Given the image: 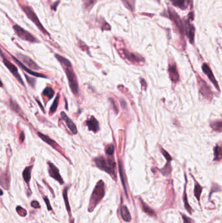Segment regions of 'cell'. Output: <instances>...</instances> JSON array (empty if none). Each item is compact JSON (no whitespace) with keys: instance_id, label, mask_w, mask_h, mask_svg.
<instances>
[{"instance_id":"7","label":"cell","mask_w":222,"mask_h":223,"mask_svg":"<svg viewBox=\"0 0 222 223\" xmlns=\"http://www.w3.org/2000/svg\"><path fill=\"white\" fill-rule=\"evenodd\" d=\"M16 56H17L16 58H18L27 67L34 70V71L35 70H39L41 69V67L33 59H32L30 57L25 55V54L21 53H17L16 54Z\"/></svg>"},{"instance_id":"26","label":"cell","mask_w":222,"mask_h":223,"mask_svg":"<svg viewBox=\"0 0 222 223\" xmlns=\"http://www.w3.org/2000/svg\"><path fill=\"white\" fill-rule=\"evenodd\" d=\"M68 187H66L63 189V200L64 201V203H65L67 210L69 213H70V206L68 199Z\"/></svg>"},{"instance_id":"31","label":"cell","mask_w":222,"mask_h":223,"mask_svg":"<svg viewBox=\"0 0 222 223\" xmlns=\"http://www.w3.org/2000/svg\"><path fill=\"white\" fill-rule=\"evenodd\" d=\"M24 77H25V78H26L27 82H28V84H29L31 87H33V88H35V85H36V83H37L36 79H35L33 77H32V76L27 75V74H25V73H24Z\"/></svg>"},{"instance_id":"18","label":"cell","mask_w":222,"mask_h":223,"mask_svg":"<svg viewBox=\"0 0 222 223\" xmlns=\"http://www.w3.org/2000/svg\"><path fill=\"white\" fill-rule=\"evenodd\" d=\"M168 72L169 74V78L173 82L176 83L177 82H178L180 78L175 65H170L168 69Z\"/></svg>"},{"instance_id":"41","label":"cell","mask_w":222,"mask_h":223,"mask_svg":"<svg viewBox=\"0 0 222 223\" xmlns=\"http://www.w3.org/2000/svg\"><path fill=\"white\" fill-rule=\"evenodd\" d=\"M182 218H183V221H184L183 223H191L192 222L190 219L185 215H182Z\"/></svg>"},{"instance_id":"42","label":"cell","mask_w":222,"mask_h":223,"mask_svg":"<svg viewBox=\"0 0 222 223\" xmlns=\"http://www.w3.org/2000/svg\"><path fill=\"white\" fill-rule=\"evenodd\" d=\"M19 140H20V143H23L24 141L25 140V134H24V132H21L20 133Z\"/></svg>"},{"instance_id":"4","label":"cell","mask_w":222,"mask_h":223,"mask_svg":"<svg viewBox=\"0 0 222 223\" xmlns=\"http://www.w3.org/2000/svg\"><path fill=\"white\" fill-rule=\"evenodd\" d=\"M0 57H1L2 59V62L4 64V65L7 68V69L9 70L10 73L13 75V77L17 79V80L21 86L24 87V88H25V83L18 72V68L14 64H13L6 56H5V55L3 52L1 48H0Z\"/></svg>"},{"instance_id":"14","label":"cell","mask_w":222,"mask_h":223,"mask_svg":"<svg viewBox=\"0 0 222 223\" xmlns=\"http://www.w3.org/2000/svg\"><path fill=\"white\" fill-rule=\"evenodd\" d=\"M202 69H203V71L204 72V73L207 75L208 78L213 83V84L216 87V88L218 90V91H220V88H219V85H218V84L217 82V80H216L214 76V74H213V73L212 71V70L210 69V67L208 66L207 64L204 63L203 65V66H202Z\"/></svg>"},{"instance_id":"33","label":"cell","mask_w":222,"mask_h":223,"mask_svg":"<svg viewBox=\"0 0 222 223\" xmlns=\"http://www.w3.org/2000/svg\"><path fill=\"white\" fill-rule=\"evenodd\" d=\"M162 174L164 176H169L171 172V165L169 164V162L167 163V165L162 168V169L160 170Z\"/></svg>"},{"instance_id":"43","label":"cell","mask_w":222,"mask_h":223,"mask_svg":"<svg viewBox=\"0 0 222 223\" xmlns=\"http://www.w3.org/2000/svg\"><path fill=\"white\" fill-rule=\"evenodd\" d=\"M110 101H110V102H111V104L113 105V108H114V110L115 111L116 113H118V109H117V107L116 106V105H115V101H114V100L112 99H110Z\"/></svg>"},{"instance_id":"29","label":"cell","mask_w":222,"mask_h":223,"mask_svg":"<svg viewBox=\"0 0 222 223\" xmlns=\"http://www.w3.org/2000/svg\"><path fill=\"white\" fill-rule=\"evenodd\" d=\"M214 161H219L221 159V148L218 145H216L214 148Z\"/></svg>"},{"instance_id":"23","label":"cell","mask_w":222,"mask_h":223,"mask_svg":"<svg viewBox=\"0 0 222 223\" xmlns=\"http://www.w3.org/2000/svg\"><path fill=\"white\" fill-rule=\"evenodd\" d=\"M141 205H142V208L143 211L145 212V213H147L148 215H149L150 217L156 216L155 211L153 209H151L147 204H146L144 202H143L142 200H141Z\"/></svg>"},{"instance_id":"9","label":"cell","mask_w":222,"mask_h":223,"mask_svg":"<svg viewBox=\"0 0 222 223\" xmlns=\"http://www.w3.org/2000/svg\"><path fill=\"white\" fill-rule=\"evenodd\" d=\"M47 165H48V173H49V176L53 179H55L56 181L59 182L61 185H63L64 181L60 174V172H59V168L54 165L53 162L49 161H47Z\"/></svg>"},{"instance_id":"30","label":"cell","mask_w":222,"mask_h":223,"mask_svg":"<svg viewBox=\"0 0 222 223\" xmlns=\"http://www.w3.org/2000/svg\"><path fill=\"white\" fill-rule=\"evenodd\" d=\"M210 127L215 131H217L219 133L221 132V127H222V122L221 121H214L210 123Z\"/></svg>"},{"instance_id":"40","label":"cell","mask_w":222,"mask_h":223,"mask_svg":"<svg viewBox=\"0 0 222 223\" xmlns=\"http://www.w3.org/2000/svg\"><path fill=\"white\" fill-rule=\"evenodd\" d=\"M31 206L33 208H35V209H39L41 208V205L39 204V203L37 202V201H35V200H33V202H31Z\"/></svg>"},{"instance_id":"27","label":"cell","mask_w":222,"mask_h":223,"mask_svg":"<svg viewBox=\"0 0 222 223\" xmlns=\"http://www.w3.org/2000/svg\"><path fill=\"white\" fill-rule=\"evenodd\" d=\"M202 190H203V188L201 187V186L200 185L197 181H196V183H195V187H194V195L198 201L200 200V197H201Z\"/></svg>"},{"instance_id":"24","label":"cell","mask_w":222,"mask_h":223,"mask_svg":"<svg viewBox=\"0 0 222 223\" xmlns=\"http://www.w3.org/2000/svg\"><path fill=\"white\" fill-rule=\"evenodd\" d=\"M171 2L175 6H177L182 9H185L188 6L189 0H171Z\"/></svg>"},{"instance_id":"28","label":"cell","mask_w":222,"mask_h":223,"mask_svg":"<svg viewBox=\"0 0 222 223\" xmlns=\"http://www.w3.org/2000/svg\"><path fill=\"white\" fill-rule=\"evenodd\" d=\"M171 16H172V19L173 20V21L175 22L176 25L177 26V27L178 28H179V30H181V32H183V26L182 24V22L180 20L179 18H178V16H177V14L176 13H173V14H170Z\"/></svg>"},{"instance_id":"44","label":"cell","mask_w":222,"mask_h":223,"mask_svg":"<svg viewBox=\"0 0 222 223\" xmlns=\"http://www.w3.org/2000/svg\"><path fill=\"white\" fill-rule=\"evenodd\" d=\"M35 100H36V101H37V102L38 103V104H39V105L40 106V107H41V110H42L43 111V112H44V113H45V108H44V107H43V106H42V105H41V103L40 101H39V99H35Z\"/></svg>"},{"instance_id":"3","label":"cell","mask_w":222,"mask_h":223,"mask_svg":"<svg viewBox=\"0 0 222 223\" xmlns=\"http://www.w3.org/2000/svg\"><path fill=\"white\" fill-rule=\"evenodd\" d=\"M104 183L103 181H99L93 190V193L91 197L89 205V211H93L96 206L99 204L101 200L104 197Z\"/></svg>"},{"instance_id":"32","label":"cell","mask_w":222,"mask_h":223,"mask_svg":"<svg viewBox=\"0 0 222 223\" xmlns=\"http://www.w3.org/2000/svg\"><path fill=\"white\" fill-rule=\"evenodd\" d=\"M183 200H184V203H185V209L187 210V211L188 213H189L190 214H192V208L191 206L189 205V204H188V198H187V194L186 193V191H185V193H184V196H183Z\"/></svg>"},{"instance_id":"11","label":"cell","mask_w":222,"mask_h":223,"mask_svg":"<svg viewBox=\"0 0 222 223\" xmlns=\"http://www.w3.org/2000/svg\"><path fill=\"white\" fill-rule=\"evenodd\" d=\"M199 87L200 94L202 96L205 98L206 99L210 101L212 99V94L207 84L203 79H200L199 80Z\"/></svg>"},{"instance_id":"38","label":"cell","mask_w":222,"mask_h":223,"mask_svg":"<svg viewBox=\"0 0 222 223\" xmlns=\"http://www.w3.org/2000/svg\"><path fill=\"white\" fill-rule=\"evenodd\" d=\"M161 151H162V154H163V155L165 157V158L167 159V162H169V161H171L172 160L171 155L168 153H167V152L166 151H165L164 149L161 148Z\"/></svg>"},{"instance_id":"17","label":"cell","mask_w":222,"mask_h":223,"mask_svg":"<svg viewBox=\"0 0 222 223\" xmlns=\"http://www.w3.org/2000/svg\"><path fill=\"white\" fill-rule=\"evenodd\" d=\"M85 123L88 127V129L91 131L96 133L99 130V123L94 116H91L90 119L85 121Z\"/></svg>"},{"instance_id":"19","label":"cell","mask_w":222,"mask_h":223,"mask_svg":"<svg viewBox=\"0 0 222 223\" xmlns=\"http://www.w3.org/2000/svg\"><path fill=\"white\" fill-rule=\"evenodd\" d=\"M33 165H29L28 166H26L22 172V177H23L24 180L28 185H29L30 180H31V172H32V170H33Z\"/></svg>"},{"instance_id":"25","label":"cell","mask_w":222,"mask_h":223,"mask_svg":"<svg viewBox=\"0 0 222 223\" xmlns=\"http://www.w3.org/2000/svg\"><path fill=\"white\" fill-rule=\"evenodd\" d=\"M59 99H60V95L58 94L56 97H55V99L53 100V102L52 103V105L50 108V113L51 115L53 114L57 111V109L58 108V105H59Z\"/></svg>"},{"instance_id":"6","label":"cell","mask_w":222,"mask_h":223,"mask_svg":"<svg viewBox=\"0 0 222 223\" xmlns=\"http://www.w3.org/2000/svg\"><path fill=\"white\" fill-rule=\"evenodd\" d=\"M13 30L14 31L15 34L21 39L31 43L39 42V41L36 37H35L29 31H26L18 24H15L13 26Z\"/></svg>"},{"instance_id":"20","label":"cell","mask_w":222,"mask_h":223,"mask_svg":"<svg viewBox=\"0 0 222 223\" xmlns=\"http://www.w3.org/2000/svg\"><path fill=\"white\" fill-rule=\"evenodd\" d=\"M121 215L123 221L125 222H130L132 219L131 215L126 205H122L121 208Z\"/></svg>"},{"instance_id":"47","label":"cell","mask_w":222,"mask_h":223,"mask_svg":"<svg viewBox=\"0 0 222 223\" xmlns=\"http://www.w3.org/2000/svg\"><path fill=\"white\" fill-rule=\"evenodd\" d=\"M74 220H72L71 221H70V223H74Z\"/></svg>"},{"instance_id":"21","label":"cell","mask_w":222,"mask_h":223,"mask_svg":"<svg viewBox=\"0 0 222 223\" xmlns=\"http://www.w3.org/2000/svg\"><path fill=\"white\" fill-rule=\"evenodd\" d=\"M42 96L46 97L48 101L51 100L55 95V91L50 86H46L42 92Z\"/></svg>"},{"instance_id":"12","label":"cell","mask_w":222,"mask_h":223,"mask_svg":"<svg viewBox=\"0 0 222 223\" xmlns=\"http://www.w3.org/2000/svg\"><path fill=\"white\" fill-rule=\"evenodd\" d=\"M60 115L62 119L64 121V123H65L67 127L70 130V132L72 133V134H76L78 133V129L75 123L72 121V119L67 115V113L64 112H61Z\"/></svg>"},{"instance_id":"46","label":"cell","mask_w":222,"mask_h":223,"mask_svg":"<svg viewBox=\"0 0 222 223\" xmlns=\"http://www.w3.org/2000/svg\"><path fill=\"white\" fill-rule=\"evenodd\" d=\"M2 194H3V191L1 189H0V195H2Z\"/></svg>"},{"instance_id":"34","label":"cell","mask_w":222,"mask_h":223,"mask_svg":"<svg viewBox=\"0 0 222 223\" xmlns=\"http://www.w3.org/2000/svg\"><path fill=\"white\" fill-rule=\"evenodd\" d=\"M114 151H115V148L113 144H109L106 147L105 153H106L107 155L113 156V153H114Z\"/></svg>"},{"instance_id":"15","label":"cell","mask_w":222,"mask_h":223,"mask_svg":"<svg viewBox=\"0 0 222 223\" xmlns=\"http://www.w3.org/2000/svg\"><path fill=\"white\" fill-rule=\"evenodd\" d=\"M9 106L10 109H11L14 112H15L17 115L20 116V117H22L24 119H25L24 113L23 112L22 110H21L20 105L14 100H13L12 98H10L9 100Z\"/></svg>"},{"instance_id":"22","label":"cell","mask_w":222,"mask_h":223,"mask_svg":"<svg viewBox=\"0 0 222 223\" xmlns=\"http://www.w3.org/2000/svg\"><path fill=\"white\" fill-rule=\"evenodd\" d=\"M119 172L121 182H122L123 186V188H124V192H125L126 195L128 196L127 195V189L126 183H125V179H124V175L123 166V164H122V162H121V160L119 161Z\"/></svg>"},{"instance_id":"1","label":"cell","mask_w":222,"mask_h":223,"mask_svg":"<svg viewBox=\"0 0 222 223\" xmlns=\"http://www.w3.org/2000/svg\"><path fill=\"white\" fill-rule=\"evenodd\" d=\"M55 57L59 63L61 64L64 73L66 74L69 88L71 90L72 93L76 97H78L79 95L78 82L71 62L66 58L59 55L58 54H55Z\"/></svg>"},{"instance_id":"5","label":"cell","mask_w":222,"mask_h":223,"mask_svg":"<svg viewBox=\"0 0 222 223\" xmlns=\"http://www.w3.org/2000/svg\"><path fill=\"white\" fill-rule=\"evenodd\" d=\"M21 8L22 9V10L26 14V16H28V18L31 22H33L35 25L39 29V30L42 33V34H44L46 35H50L49 33L46 30V29L44 28V26H43L42 24H41V21L39 20V18H38L36 13L34 12L33 9L29 6H28V5H22V6H21Z\"/></svg>"},{"instance_id":"16","label":"cell","mask_w":222,"mask_h":223,"mask_svg":"<svg viewBox=\"0 0 222 223\" xmlns=\"http://www.w3.org/2000/svg\"><path fill=\"white\" fill-rule=\"evenodd\" d=\"M123 52L124 54V56L125 58H127L128 61L131 62L132 63H138L142 62H144V59L142 58L139 56H137L136 54H134V53H131L129 51L124 50L123 49Z\"/></svg>"},{"instance_id":"45","label":"cell","mask_w":222,"mask_h":223,"mask_svg":"<svg viewBox=\"0 0 222 223\" xmlns=\"http://www.w3.org/2000/svg\"><path fill=\"white\" fill-rule=\"evenodd\" d=\"M0 88H3V84L2 82V81L1 80V79H0Z\"/></svg>"},{"instance_id":"2","label":"cell","mask_w":222,"mask_h":223,"mask_svg":"<svg viewBox=\"0 0 222 223\" xmlns=\"http://www.w3.org/2000/svg\"><path fill=\"white\" fill-rule=\"evenodd\" d=\"M96 166L100 168V170L104 171L114 178L116 180V165L115 162L113 158H108L106 159L104 157L100 156L96 157L93 159Z\"/></svg>"},{"instance_id":"36","label":"cell","mask_w":222,"mask_h":223,"mask_svg":"<svg viewBox=\"0 0 222 223\" xmlns=\"http://www.w3.org/2000/svg\"><path fill=\"white\" fill-rule=\"evenodd\" d=\"M16 210H17L18 215H20L21 217H24L27 215V214H28V213H27V211L22 207H21V206H17V208H16Z\"/></svg>"},{"instance_id":"10","label":"cell","mask_w":222,"mask_h":223,"mask_svg":"<svg viewBox=\"0 0 222 223\" xmlns=\"http://www.w3.org/2000/svg\"><path fill=\"white\" fill-rule=\"evenodd\" d=\"M37 134L38 135V137H39L42 141H44V142L47 144L48 145H49L50 146H51L52 148L56 150L57 151H58L59 153H61L62 155H64V153H63V151H62V149L61 148V146L59 145L55 140L52 139L49 136H48L46 134H43L42 133H41L39 131H37Z\"/></svg>"},{"instance_id":"35","label":"cell","mask_w":222,"mask_h":223,"mask_svg":"<svg viewBox=\"0 0 222 223\" xmlns=\"http://www.w3.org/2000/svg\"><path fill=\"white\" fill-rule=\"evenodd\" d=\"M96 1L97 0H84V6L85 9H90L95 5Z\"/></svg>"},{"instance_id":"8","label":"cell","mask_w":222,"mask_h":223,"mask_svg":"<svg viewBox=\"0 0 222 223\" xmlns=\"http://www.w3.org/2000/svg\"><path fill=\"white\" fill-rule=\"evenodd\" d=\"M13 59V62L17 64L18 66L22 70H24V72L27 73V74H28L31 76H32V77H37V78H48V77L45 74H42V73H38V72H36V71H34V70H31L30 69H29L28 67H27L25 65H24L22 63H21L19 59L18 58H16L15 56L11 55L10 56Z\"/></svg>"},{"instance_id":"37","label":"cell","mask_w":222,"mask_h":223,"mask_svg":"<svg viewBox=\"0 0 222 223\" xmlns=\"http://www.w3.org/2000/svg\"><path fill=\"white\" fill-rule=\"evenodd\" d=\"M194 34H195V29L193 27L191 26L190 28H189V30L188 31V37H189V41H190V42H192V43L193 42Z\"/></svg>"},{"instance_id":"39","label":"cell","mask_w":222,"mask_h":223,"mask_svg":"<svg viewBox=\"0 0 222 223\" xmlns=\"http://www.w3.org/2000/svg\"><path fill=\"white\" fill-rule=\"evenodd\" d=\"M43 198H44V200H45V203H46V206H47V209H48V211H51V210L52 209V206H51V205H50L49 199H48V198L47 197H45Z\"/></svg>"},{"instance_id":"13","label":"cell","mask_w":222,"mask_h":223,"mask_svg":"<svg viewBox=\"0 0 222 223\" xmlns=\"http://www.w3.org/2000/svg\"><path fill=\"white\" fill-rule=\"evenodd\" d=\"M10 174L9 168H7V170H5L4 172L2 173L1 176H0V185L1 186L6 190H9L10 188Z\"/></svg>"}]
</instances>
